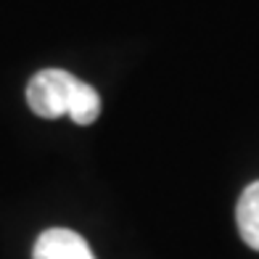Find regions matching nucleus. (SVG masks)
Wrapping results in <instances>:
<instances>
[{
    "label": "nucleus",
    "mask_w": 259,
    "mask_h": 259,
    "mask_svg": "<svg viewBox=\"0 0 259 259\" xmlns=\"http://www.w3.org/2000/svg\"><path fill=\"white\" fill-rule=\"evenodd\" d=\"M235 225H238L243 243L259 251V180L243 188L238 206H235Z\"/></svg>",
    "instance_id": "3"
},
{
    "label": "nucleus",
    "mask_w": 259,
    "mask_h": 259,
    "mask_svg": "<svg viewBox=\"0 0 259 259\" xmlns=\"http://www.w3.org/2000/svg\"><path fill=\"white\" fill-rule=\"evenodd\" d=\"M93 256L88 241L69 228H51L34 241L32 259H88Z\"/></svg>",
    "instance_id": "2"
},
{
    "label": "nucleus",
    "mask_w": 259,
    "mask_h": 259,
    "mask_svg": "<svg viewBox=\"0 0 259 259\" xmlns=\"http://www.w3.org/2000/svg\"><path fill=\"white\" fill-rule=\"evenodd\" d=\"M88 259H96V256H88Z\"/></svg>",
    "instance_id": "4"
},
{
    "label": "nucleus",
    "mask_w": 259,
    "mask_h": 259,
    "mask_svg": "<svg viewBox=\"0 0 259 259\" xmlns=\"http://www.w3.org/2000/svg\"><path fill=\"white\" fill-rule=\"evenodd\" d=\"M29 109L42 119L69 116L77 124H93L101 116V96L88 82L64 69H42L27 85Z\"/></svg>",
    "instance_id": "1"
}]
</instances>
